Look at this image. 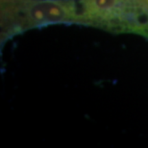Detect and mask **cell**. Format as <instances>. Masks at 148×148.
I'll return each mask as SVG.
<instances>
[{"label": "cell", "mask_w": 148, "mask_h": 148, "mask_svg": "<svg viewBox=\"0 0 148 148\" xmlns=\"http://www.w3.org/2000/svg\"><path fill=\"white\" fill-rule=\"evenodd\" d=\"M0 44L33 29L77 24L76 0H0Z\"/></svg>", "instance_id": "6da1fadb"}, {"label": "cell", "mask_w": 148, "mask_h": 148, "mask_svg": "<svg viewBox=\"0 0 148 148\" xmlns=\"http://www.w3.org/2000/svg\"><path fill=\"white\" fill-rule=\"evenodd\" d=\"M77 24L141 35L147 19L138 0H76Z\"/></svg>", "instance_id": "7a4b0ae2"}, {"label": "cell", "mask_w": 148, "mask_h": 148, "mask_svg": "<svg viewBox=\"0 0 148 148\" xmlns=\"http://www.w3.org/2000/svg\"><path fill=\"white\" fill-rule=\"evenodd\" d=\"M138 2L141 10H143V12L144 13V14H145V16L147 18L146 26H145V28H144V30H145L146 27L148 26V0H138ZM144 30H143V32H144ZM143 34H141V36H143Z\"/></svg>", "instance_id": "3957f363"}]
</instances>
